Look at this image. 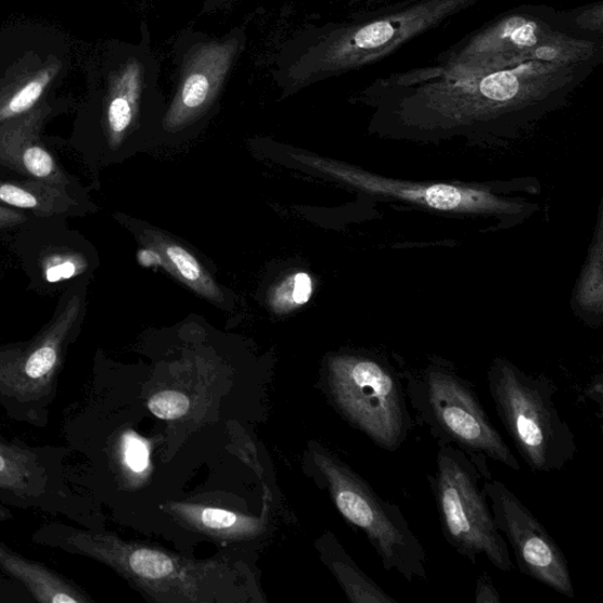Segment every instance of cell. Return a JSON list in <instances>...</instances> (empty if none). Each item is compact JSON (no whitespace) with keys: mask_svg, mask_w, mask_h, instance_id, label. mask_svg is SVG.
<instances>
[{"mask_svg":"<svg viewBox=\"0 0 603 603\" xmlns=\"http://www.w3.org/2000/svg\"><path fill=\"white\" fill-rule=\"evenodd\" d=\"M482 484L497 527L512 547L521 574L574 599L567 557L538 517L499 479L491 477Z\"/></svg>","mask_w":603,"mask_h":603,"instance_id":"cell-13","label":"cell"},{"mask_svg":"<svg viewBox=\"0 0 603 603\" xmlns=\"http://www.w3.org/2000/svg\"><path fill=\"white\" fill-rule=\"evenodd\" d=\"M476 603H501L502 599L487 572L479 574L475 588Z\"/></svg>","mask_w":603,"mask_h":603,"instance_id":"cell-28","label":"cell"},{"mask_svg":"<svg viewBox=\"0 0 603 603\" xmlns=\"http://www.w3.org/2000/svg\"><path fill=\"white\" fill-rule=\"evenodd\" d=\"M149 447L145 440L133 432L120 438L121 463L132 474H143L149 467Z\"/></svg>","mask_w":603,"mask_h":603,"instance_id":"cell-27","label":"cell"},{"mask_svg":"<svg viewBox=\"0 0 603 603\" xmlns=\"http://www.w3.org/2000/svg\"><path fill=\"white\" fill-rule=\"evenodd\" d=\"M0 570L24 585L38 602L89 603L92 599L72 581L39 562L13 552L0 541Z\"/></svg>","mask_w":603,"mask_h":603,"instance_id":"cell-18","label":"cell"},{"mask_svg":"<svg viewBox=\"0 0 603 603\" xmlns=\"http://www.w3.org/2000/svg\"><path fill=\"white\" fill-rule=\"evenodd\" d=\"M482 0H402L347 21L307 27L282 47L273 79L285 95L361 70Z\"/></svg>","mask_w":603,"mask_h":603,"instance_id":"cell-2","label":"cell"},{"mask_svg":"<svg viewBox=\"0 0 603 603\" xmlns=\"http://www.w3.org/2000/svg\"><path fill=\"white\" fill-rule=\"evenodd\" d=\"M572 309L585 325L600 328L603 322V203L580 277L570 299Z\"/></svg>","mask_w":603,"mask_h":603,"instance_id":"cell-19","label":"cell"},{"mask_svg":"<svg viewBox=\"0 0 603 603\" xmlns=\"http://www.w3.org/2000/svg\"><path fill=\"white\" fill-rule=\"evenodd\" d=\"M313 294V283L307 272L299 271L284 279L273 290L269 297V304L273 311L279 315L290 313L305 306Z\"/></svg>","mask_w":603,"mask_h":603,"instance_id":"cell-23","label":"cell"},{"mask_svg":"<svg viewBox=\"0 0 603 603\" xmlns=\"http://www.w3.org/2000/svg\"><path fill=\"white\" fill-rule=\"evenodd\" d=\"M312 462L344 518L373 546L382 566L408 581H427L428 556L399 505L382 499L331 450L312 446Z\"/></svg>","mask_w":603,"mask_h":603,"instance_id":"cell-9","label":"cell"},{"mask_svg":"<svg viewBox=\"0 0 603 603\" xmlns=\"http://www.w3.org/2000/svg\"><path fill=\"white\" fill-rule=\"evenodd\" d=\"M145 242L150 248L161 255L162 264L176 279L182 281L201 296L222 304L221 290L193 254L161 232L147 231Z\"/></svg>","mask_w":603,"mask_h":603,"instance_id":"cell-21","label":"cell"},{"mask_svg":"<svg viewBox=\"0 0 603 603\" xmlns=\"http://www.w3.org/2000/svg\"><path fill=\"white\" fill-rule=\"evenodd\" d=\"M487 385L502 426L528 467L536 473L564 471L579 449L561 418L555 383L496 356L487 370Z\"/></svg>","mask_w":603,"mask_h":603,"instance_id":"cell-7","label":"cell"},{"mask_svg":"<svg viewBox=\"0 0 603 603\" xmlns=\"http://www.w3.org/2000/svg\"><path fill=\"white\" fill-rule=\"evenodd\" d=\"M322 561L333 572L351 603H396L355 564L333 533L328 531L317 541Z\"/></svg>","mask_w":603,"mask_h":603,"instance_id":"cell-20","label":"cell"},{"mask_svg":"<svg viewBox=\"0 0 603 603\" xmlns=\"http://www.w3.org/2000/svg\"><path fill=\"white\" fill-rule=\"evenodd\" d=\"M0 204L22 210H30L42 217L65 215L74 211L76 201L65 188L43 181H0Z\"/></svg>","mask_w":603,"mask_h":603,"instance_id":"cell-22","label":"cell"},{"mask_svg":"<svg viewBox=\"0 0 603 603\" xmlns=\"http://www.w3.org/2000/svg\"><path fill=\"white\" fill-rule=\"evenodd\" d=\"M161 509L181 526L223 541L251 540L265 530V519L218 506L193 502H168Z\"/></svg>","mask_w":603,"mask_h":603,"instance_id":"cell-17","label":"cell"},{"mask_svg":"<svg viewBox=\"0 0 603 603\" xmlns=\"http://www.w3.org/2000/svg\"><path fill=\"white\" fill-rule=\"evenodd\" d=\"M38 450L0 438V495L16 505L44 500L52 478L49 461Z\"/></svg>","mask_w":603,"mask_h":603,"instance_id":"cell-15","label":"cell"},{"mask_svg":"<svg viewBox=\"0 0 603 603\" xmlns=\"http://www.w3.org/2000/svg\"><path fill=\"white\" fill-rule=\"evenodd\" d=\"M188 396L177 390H163L151 396L147 408L156 418L162 420H180L190 410Z\"/></svg>","mask_w":603,"mask_h":603,"instance_id":"cell-26","label":"cell"},{"mask_svg":"<svg viewBox=\"0 0 603 603\" xmlns=\"http://www.w3.org/2000/svg\"><path fill=\"white\" fill-rule=\"evenodd\" d=\"M0 164L35 180L65 188L67 178L39 141L33 121L0 128Z\"/></svg>","mask_w":603,"mask_h":603,"instance_id":"cell-16","label":"cell"},{"mask_svg":"<svg viewBox=\"0 0 603 603\" xmlns=\"http://www.w3.org/2000/svg\"><path fill=\"white\" fill-rule=\"evenodd\" d=\"M592 65L534 61L501 70L459 72L435 63L377 78L361 92L370 132L424 145H510L568 105Z\"/></svg>","mask_w":603,"mask_h":603,"instance_id":"cell-1","label":"cell"},{"mask_svg":"<svg viewBox=\"0 0 603 603\" xmlns=\"http://www.w3.org/2000/svg\"><path fill=\"white\" fill-rule=\"evenodd\" d=\"M399 372L408 405L438 447L462 450L483 479L492 477L489 461L514 472L523 470L488 416L474 383L463 376L454 363L432 355L421 365H402Z\"/></svg>","mask_w":603,"mask_h":603,"instance_id":"cell-6","label":"cell"},{"mask_svg":"<svg viewBox=\"0 0 603 603\" xmlns=\"http://www.w3.org/2000/svg\"><path fill=\"white\" fill-rule=\"evenodd\" d=\"M88 268L86 259L74 253H54L43 262L44 278L49 283H59L79 277Z\"/></svg>","mask_w":603,"mask_h":603,"instance_id":"cell-25","label":"cell"},{"mask_svg":"<svg viewBox=\"0 0 603 603\" xmlns=\"http://www.w3.org/2000/svg\"><path fill=\"white\" fill-rule=\"evenodd\" d=\"M39 543L87 556L115 570L149 601L223 603L257 601L252 573L236 562L191 560L159 547L126 541L112 533L49 525Z\"/></svg>","mask_w":603,"mask_h":603,"instance_id":"cell-3","label":"cell"},{"mask_svg":"<svg viewBox=\"0 0 603 603\" xmlns=\"http://www.w3.org/2000/svg\"><path fill=\"white\" fill-rule=\"evenodd\" d=\"M246 40L242 27L221 37L193 29L177 37L174 44L177 86L162 119L164 131H185L213 112Z\"/></svg>","mask_w":603,"mask_h":603,"instance_id":"cell-12","label":"cell"},{"mask_svg":"<svg viewBox=\"0 0 603 603\" xmlns=\"http://www.w3.org/2000/svg\"><path fill=\"white\" fill-rule=\"evenodd\" d=\"M79 322L80 298L75 296L30 344L0 350V406L9 416L34 426L46 423Z\"/></svg>","mask_w":603,"mask_h":603,"instance_id":"cell-11","label":"cell"},{"mask_svg":"<svg viewBox=\"0 0 603 603\" xmlns=\"http://www.w3.org/2000/svg\"><path fill=\"white\" fill-rule=\"evenodd\" d=\"M50 79L51 74L49 72L40 74L13 94L3 105H0V123H5L29 113L40 98H42Z\"/></svg>","mask_w":603,"mask_h":603,"instance_id":"cell-24","label":"cell"},{"mask_svg":"<svg viewBox=\"0 0 603 603\" xmlns=\"http://www.w3.org/2000/svg\"><path fill=\"white\" fill-rule=\"evenodd\" d=\"M142 42L131 50L110 79L105 106V130L110 146L116 149L141 121L146 107H161V65L150 46L147 26Z\"/></svg>","mask_w":603,"mask_h":603,"instance_id":"cell-14","label":"cell"},{"mask_svg":"<svg viewBox=\"0 0 603 603\" xmlns=\"http://www.w3.org/2000/svg\"><path fill=\"white\" fill-rule=\"evenodd\" d=\"M326 389L338 413L382 450H399L413 432L403 381L385 354L329 356Z\"/></svg>","mask_w":603,"mask_h":603,"instance_id":"cell-8","label":"cell"},{"mask_svg":"<svg viewBox=\"0 0 603 603\" xmlns=\"http://www.w3.org/2000/svg\"><path fill=\"white\" fill-rule=\"evenodd\" d=\"M26 221V216L15 209L0 205V230L15 228Z\"/></svg>","mask_w":603,"mask_h":603,"instance_id":"cell-29","label":"cell"},{"mask_svg":"<svg viewBox=\"0 0 603 603\" xmlns=\"http://www.w3.org/2000/svg\"><path fill=\"white\" fill-rule=\"evenodd\" d=\"M602 57V37L575 29L566 11L524 5L465 36L434 63L451 70L490 72L534 61L596 67Z\"/></svg>","mask_w":603,"mask_h":603,"instance_id":"cell-5","label":"cell"},{"mask_svg":"<svg viewBox=\"0 0 603 603\" xmlns=\"http://www.w3.org/2000/svg\"><path fill=\"white\" fill-rule=\"evenodd\" d=\"M227 2H230V0H207L203 9L204 11H214L215 9L224 5Z\"/></svg>","mask_w":603,"mask_h":603,"instance_id":"cell-30","label":"cell"},{"mask_svg":"<svg viewBox=\"0 0 603 603\" xmlns=\"http://www.w3.org/2000/svg\"><path fill=\"white\" fill-rule=\"evenodd\" d=\"M428 479L445 540L452 550L473 565L485 557L497 569L512 572L510 546L479 486L483 476L467 454L456 447H438L435 471Z\"/></svg>","mask_w":603,"mask_h":603,"instance_id":"cell-10","label":"cell"},{"mask_svg":"<svg viewBox=\"0 0 603 603\" xmlns=\"http://www.w3.org/2000/svg\"><path fill=\"white\" fill-rule=\"evenodd\" d=\"M11 518L12 514L5 509V506L0 504V524L5 523V521H9Z\"/></svg>","mask_w":603,"mask_h":603,"instance_id":"cell-31","label":"cell"},{"mask_svg":"<svg viewBox=\"0 0 603 603\" xmlns=\"http://www.w3.org/2000/svg\"><path fill=\"white\" fill-rule=\"evenodd\" d=\"M302 166L346 184L359 193L424 213L490 223L496 230L523 224L539 211L536 178L510 181H411L363 170L350 164L308 154L290 153Z\"/></svg>","mask_w":603,"mask_h":603,"instance_id":"cell-4","label":"cell"},{"mask_svg":"<svg viewBox=\"0 0 603 603\" xmlns=\"http://www.w3.org/2000/svg\"><path fill=\"white\" fill-rule=\"evenodd\" d=\"M356 4L376 5L385 2V0H352Z\"/></svg>","mask_w":603,"mask_h":603,"instance_id":"cell-32","label":"cell"}]
</instances>
